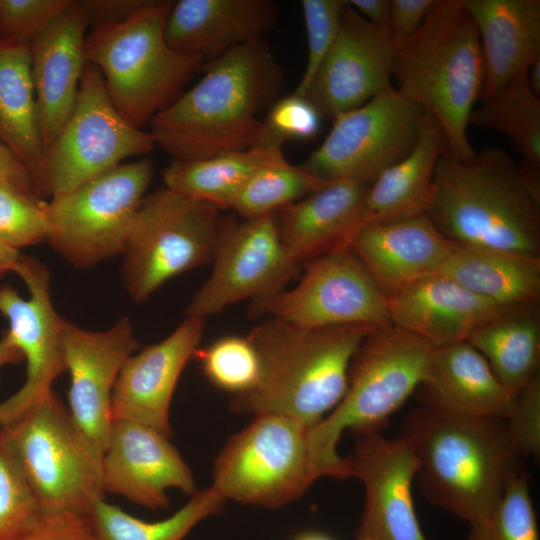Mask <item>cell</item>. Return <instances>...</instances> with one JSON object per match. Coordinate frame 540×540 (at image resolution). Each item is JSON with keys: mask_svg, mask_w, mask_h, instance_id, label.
<instances>
[{"mask_svg": "<svg viewBox=\"0 0 540 540\" xmlns=\"http://www.w3.org/2000/svg\"><path fill=\"white\" fill-rule=\"evenodd\" d=\"M283 67L262 38L213 59L201 79L149 122L155 145L175 160L259 147L260 114L278 100Z\"/></svg>", "mask_w": 540, "mask_h": 540, "instance_id": "obj_1", "label": "cell"}, {"mask_svg": "<svg viewBox=\"0 0 540 540\" xmlns=\"http://www.w3.org/2000/svg\"><path fill=\"white\" fill-rule=\"evenodd\" d=\"M376 327H301L269 317L248 338L259 358V376L247 392L235 395L237 414H279L313 427L343 398L352 358Z\"/></svg>", "mask_w": 540, "mask_h": 540, "instance_id": "obj_2", "label": "cell"}, {"mask_svg": "<svg viewBox=\"0 0 540 540\" xmlns=\"http://www.w3.org/2000/svg\"><path fill=\"white\" fill-rule=\"evenodd\" d=\"M402 436L418 460L420 490L470 526L484 522L520 469L504 420L461 416L427 405L410 411Z\"/></svg>", "mask_w": 540, "mask_h": 540, "instance_id": "obj_3", "label": "cell"}, {"mask_svg": "<svg viewBox=\"0 0 540 540\" xmlns=\"http://www.w3.org/2000/svg\"><path fill=\"white\" fill-rule=\"evenodd\" d=\"M426 215L456 245L540 256V200L500 147L485 148L468 160L445 153Z\"/></svg>", "mask_w": 540, "mask_h": 540, "instance_id": "obj_4", "label": "cell"}, {"mask_svg": "<svg viewBox=\"0 0 540 540\" xmlns=\"http://www.w3.org/2000/svg\"><path fill=\"white\" fill-rule=\"evenodd\" d=\"M395 87L440 125L447 154L468 160L476 151L467 128L484 84L479 35L464 0H436L419 30L395 44Z\"/></svg>", "mask_w": 540, "mask_h": 540, "instance_id": "obj_5", "label": "cell"}, {"mask_svg": "<svg viewBox=\"0 0 540 540\" xmlns=\"http://www.w3.org/2000/svg\"><path fill=\"white\" fill-rule=\"evenodd\" d=\"M432 346L397 326L373 329L356 350L346 392L338 405L309 428L311 463L317 479L351 477L348 459L337 451L346 431L379 432L419 388Z\"/></svg>", "mask_w": 540, "mask_h": 540, "instance_id": "obj_6", "label": "cell"}, {"mask_svg": "<svg viewBox=\"0 0 540 540\" xmlns=\"http://www.w3.org/2000/svg\"><path fill=\"white\" fill-rule=\"evenodd\" d=\"M173 2L147 0L129 19L93 27L85 37L86 61L101 72L120 115L140 129L178 97L203 62L167 44Z\"/></svg>", "mask_w": 540, "mask_h": 540, "instance_id": "obj_7", "label": "cell"}, {"mask_svg": "<svg viewBox=\"0 0 540 540\" xmlns=\"http://www.w3.org/2000/svg\"><path fill=\"white\" fill-rule=\"evenodd\" d=\"M44 516L89 517L105 493L103 451L51 390L17 422L1 427Z\"/></svg>", "mask_w": 540, "mask_h": 540, "instance_id": "obj_8", "label": "cell"}, {"mask_svg": "<svg viewBox=\"0 0 540 540\" xmlns=\"http://www.w3.org/2000/svg\"><path fill=\"white\" fill-rule=\"evenodd\" d=\"M222 211L165 186L146 195L121 255V277L130 298L143 303L168 280L211 264Z\"/></svg>", "mask_w": 540, "mask_h": 540, "instance_id": "obj_9", "label": "cell"}, {"mask_svg": "<svg viewBox=\"0 0 540 540\" xmlns=\"http://www.w3.org/2000/svg\"><path fill=\"white\" fill-rule=\"evenodd\" d=\"M154 175L150 159L122 163L52 196L46 242L67 263L88 269L122 255L135 214Z\"/></svg>", "mask_w": 540, "mask_h": 540, "instance_id": "obj_10", "label": "cell"}, {"mask_svg": "<svg viewBox=\"0 0 540 540\" xmlns=\"http://www.w3.org/2000/svg\"><path fill=\"white\" fill-rule=\"evenodd\" d=\"M309 428L279 414H261L234 434L215 459L210 486L224 500L280 508L317 480Z\"/></svg>", "mask_w": 540, "mask_h": 540, "instance_id": "obj_11", "label": "cell"}, {"mask_svg": "<svg viewBox=\"0 0 540 540\" xmlns=\"http://www.w3.org/2000/svg\"><path fill=\"white\" fill-rule=\"evenodd\" d=\"M150 132L128 123L113 105L99 69L86 61L74 108L45 150L40 197L68 192L155 148Z\"/></svg>", "mask_w": 540, "mask_h": 540, "instance_id": "obj_12", "label": "cell"}, {"mask_svg": "<svg viewBox=\"0 0 540 540\" xmlns=\"http://www.w3.org/2000/svg\"><path fill=\"white\" fill-rule=\"evenodd\" d=\"M211 264L185 317L205 320L244 300L251 302V315L259 316L302 270L286 252L274 214L250 219L225 215Z\"/></svg>", "mask_w": 540, "mask_h": 540, "instance_id": "obj_13", "label": "cell"}, {"mask_svg": "<svg viewBox=\"0 0 540 540\" xmlns=\"http://www.w3.org/2000/svg\"><path fill=\"white\" fill-rule=\"evenodd\" d=\"M426 113L394 86L337 116L323 143L301 166L325 180L371 185L416 146Z\"/></svg>", "mask_w": 540, "mask_h": 540, "instance_id": "obj_14", "label": "cell"}, {"mask_svg": "<svg viewBox=\"0 0 540 540\" xmlns=\"http://www.w3.org/2000/svg\"><path fill=\"white\" fill-rule=\"evenodd\" d=\"M30 297L24 299L12 286H0V313L8 320V334L26 360V379L20 389L0 402V426L17 422L52 390L66 371L64 325L50 295L51 274L38 258L21 254L13 269Z\"/></svg>", "mask_w": 540, "mask_h": 540, "instance_id": "obj_15", "label": "cell"}, {"mask_svg": "<svg viewBox=\"0 0 540 540\" xmlns=\"http://www.w3.org/2000/svg\"><path fill=\"white\" fill-rule=\"evenodd\" d=\"M302 267L298 283L268 302L260 315L307 328L392 325L388 298L349 246Z\"/></svg>", "mask_w": 540, "mask_h": 540, "instance_id": "obj_16", "label": "cell"}, {"mask_svg": "<svg viewBox=\"0 0 540 540\" xmlns=\"http://www.w3.org/2000/svg\"><path fill=\"white\" fill-rule=\"evenodd\" d=\"M394 49L389 31L370 23L347 1L336 39L304 97L330 121L362 106L393 87Z\"/></svg>", "mask_w": 540, "mask_h": 540, "instance_id": "obj_17", "label": "cell"}, {"mask_svg": "<svg viewBox=\"0 0 540 540\" xmlns=\"http://www.w3.org/2000/svg\"><path fill=\"white\" fill-rule=\"evenodd\" d=\"M351 477L365 489V506L356 540H428L421 530L412 496L418 460L403 437L379 432L357 435L348 457Z\"/></svg>", "mask_w": 540, "mask_h": 540, "instance_id": "obj_18", "label": "cell"}, {"mask_svg": "<svg viewBox=\"0 0 540 540\" xmlns=\"http://www.w3.org/2000/svg\"><path fill=\"white\" fill-rule=\"evenodd\" d=\"M66 371L70 373L69 411L81 429L104 452L111 426V400L125 361L141 348L128 317L112 327L91 331L66 320Z\"/></svg>", "mask_w": 540, "mask_h": 540, "instance_id": "obj_19", "label": "cell"}, {"mask_svg": "<svg viewBox=\"0 0 540 540\" xmlns=\"http://www.w3.org/2000/svg\"><path fill=\"white\" fill-rule=\"evenodd\" d=\"M105 492L157 510L167 508V491L192 495L194 477L169 437L144 424L113 420L102 458Z\"/></svg>", "mask_w": 540, "mask_h": 540, "instance_id": "obj_20", "label": "cell"}, {"mask_svg": "<svg viewBox=\"0 0 540 540\" xmlns=\"http://www.w3.org/2000/svg\"><path fill=\"white\" fill-rule=\"evenodd\" d=\"M204 321L185 317L166 338L125 361L112 394V420L144 424L172 436L171 400L184 367L199 347Z\"/></svg>", "mask_w": 540, "mask_h": 540, "instance_id": "obj_21", "label": "cell"}, {"mask_svg": "<svg viewBox=\"0 0 540 540\" xmlns=\"http://www.w3.org/2000/svg\"><path fill=\"white\" fill-rule=\"evenodd\" d=\"M348 246L388 298L437 275L456 244L421 214L368 222L352 235Z\"/></svg>", "mask_w": 540, "mask_h": 540, "instance_id": "obj_22", "label": "cell"}, {"mask_svg": "<svg viewBox=\"0 0 540 540\" xmlns=\"http://www.w3.org/2000/svg\"><path fill=\"white\" fill-rule=\"evenodd\" d=\"M88 16L74 1L30 44L38 126L44 151L69 118L79 92L86 63L84 42Z\"/></svg>", "mask_w": 540, "mask_h": 540, "instance_id": "obj_23", "label": "cell"}, {"mask_svg": "<svg viewBox=\"0 0 540 540\" xmlns=\"http://www.w3.org/2000/svg\"><path fill=\"white\" fill-rule=\"evenodd\" d=\"M369 184L330 180L274 213L280 240L301 266L342 246L364 224Z\"/></svg>", "mask_w": 540, "mask_h": 540, "instance_id": "obj_24", "label": "cell"}, {"mask_svg": "<svg viewBox=\"0 0 540 540\" xmlns=\"http://www.w3.org/2000/svg\"><path fill=\"white\" fill-rule=\"evenodd\" d=\"M278 16L272 0H180L168 14L165 39L175 51L215 59L262 38Z\"/></svg>", "mask_w": 540, "mask_h": 540, "instance_id": "obj_25", "label": "cell"}, {"mask_svg": "<svg viewBox=\"0 0 540 540\" xmlns=\"http://www.w3.org/2000/svg\"><path fill=\"white\" fill-rule=\"evenodd\" d=\"M475 23L483 56L480 100L524 80L540 56L539 0H464Z\"/></svg>", "mask_w": 540, "mask_h": 540, "instance_id": "obj_26", "label": "cell"}, {"mask_svg": "<svg viewBox=\"0 0 540 540\" xmlns=\"http://www.w3.org/2000/svg\"><path fill=\"white\" fill-rule=\"evenodd\" d=\"M419 388L424 405L467 417L506 420L515 400L468 341L433 347Z\"/></svg>", "mask_w": 540, "mask_h": 540, "instance_id": "obj_27", "label": "cell"}, {"mask_svg": "<svg viewBox=\"0 0 540 540\" xmlns=\"http://www.w3.org/2000/svg\"><path fill=\"white\" fill-rule=\"evenodd\" d=\"M387 306L392 325L432 347L467 341L476 328L502 309L441 275L388 297Z\"/></svg>", "mask_w": 540, "mask_h": 540, "instance_id": "obj_28", "label": "cell"}, {"mask_svg": "<svg viewBox=\"0 0 540 540\" xmlns=\"http://www.w3.org/2000/svg\"><path fill=\"white\" fill-rule=\"evenodd\" d=\"M446 152L440 125L426 113L413 150L369 186L364 203V224L426 214L434 191L436 167Z\"/></svg>", "mask_w": 540, "mask_h": 540, "instance_id": "obj_29", "label": "cell"}, {"mask_svg": "<svg viewBox=\"0 0 540 540\" xmlns=\"http://www.w3.org/2000/svg\"><path fill=\"white\" fill-rule=\"evenodd\" d=\"M437 275L500 308L540 303V256L456 245Z\"/></svg>", "mask_w": 540, "mask_h": 540, "instance_id": "obj_30", "label": "cell"}, {"mask_svg": "<svg viewBox=\"0 0 540 540\" xmlns=\"http://www.w3.org/2000/svg\"><path fill=\"white\" fill-rule=\"evenodd\" d=\"M0 142L25 166L38 192L45 151L38 126L29 45L2 39Z\"/></svg>", "mask_w": 540, "mask_h": 540, "instance_id": "obj_31", "label": "cell"}, {"mask_svg": "<svg viewBox=\"0 0 540 540\" xmlns=\"http://www.w3.org/2000/svg\"><path fill=\"white\" fill-rule=\"evenodd\" d=\"M467 341L516 397L539 372L540 303L502 308L476 328Z\"/></svg>", "mask_w": 540, "mask_h": 540, "instance_id": "obj_32", "label": "cell"}, {"mask_svg": "<svg viewBox=\"0 0 540 540\" xmlns=\"http://www.w3.org/2000/svg\"><path fill=\"white\" fill-rule=\"evenodd\" d=\"M285 157L277 148L253 147L198 160H175L163 170L164 186L189 198L232 209L249 181Z\"/></svg>", "mask_w": 540, "mask_h": 540, "instance_id": "obj_33", "label": "cell"}, {"mask_svg": "<svg viewBox=\"0 0 540 540\" xmlns=\"http://www.w3.org/2000/svg\"><path fill=\"white\" fill-rule=\"evenodd\" d=\"M224 500L211 487L196 491L173 515L147 522L104 501L94 506L90 519L98 540H183L202 520L220 512Z\"/></svg>", "mask_w": 540, "mask_h": 540, "instance_id": "obj_34", "label": "cell"}, {"mask_svg": "<svg viewBox=\"0 0 540 540\" xmlns=\"http://www.w3.org/2000/svg\"><path fill=\"white\" fill-rule=\"evenodd\" d=\"M480 101L469 124L502 133L521 155V164L540 169V97L528 81Z\"/></svg>", "mask_w": 540, "mask_h": 540, "instance_id": "obj_35", "label": "cell"}, {"mask_svg": "<svg viewBox=\"0 0 540 540\" xmlns=\"http://www.w3.org/2000/svg\"><path fill=\"white\" fill-rule=\"evenodd\" d=\"M328 181L284 158L261 169L243 189L232 209L244 219L274 214L323 187Z\"/></svg>", "mask_w": 540, "mask_h": 540, "instance_id": "obj_36", "label": "cell"}, {"mask_svg": "<svg viewBox=\"0 0 540 540\" xmlns=\"http://www.w3.org/2000/svg\"><path fill=\"white\" fill-rule=\"evenodd\" d=\"M43 518L38 498L0 428V540H19Z\"/></svg>", "mask_w": 540, "mask_h": 540, "instance_id": "obj_37", "label": "cell"}, {"mask_svg": "<svg viewBox=\"0 0 540 540\" xmlns=\"http://www.w3.org/2000/svg\"><path fill=\"white\" fill-rule=\"evenodd\" d=\"M193 357L212 385L233 396L247 392L258 380L259 358L248 337H221L198 347Z\"/></svg>", "mask_w": 540, "mask_h": 540, "instance_id": "obj_38", "label": "cell"}, {"mask_svg": "<svg viewBox=\"0 0 540 540\" xmlns=\"http://www.w3.org/2000/svg\"><path fill=\"white\" fill-rule=\"evenodd\" d=\"M468 540H540L527 471L509 479L491 515L470 526Z\"/></svg>", "mask_w": 540, "mask_h": 540, "instance_id": "obj_39", "label": "cell"}, {"mask_svg": "<svg viewBox=\"0 0 540 540\" xmlns=\"http://www.w3.org/2000/svg\"><path fill=\"white\" fill-rule=\"evenodd\" d=\"M48 230L46 202L0 181V241L19 251L46 241Z\"/></svg>", "mask_w": 540, "mask_h": 540, "instance_id": "obj_40", "label": "cell"}, {"mask_svg": "<svg viewBox=\"0 0 540 540\" xmlns=\"http://www.w3.org/2000/svg\"><path fill=\"white\" fill-rule=\"evenodd\" d=\"M346 0H302L308 56L302 78L294 94L304 96L339 31Z\"/></svg>", "mask_w": 540, "mask_h": 540, "instance_id": "obj_41", "label": "cell"}, {"mask_svg": "<svg viewBox=\"0 0 540 540\" xmlns=\"http://www.w3.org/2000/svg\"><path fill=\"white\" fill-rule=\"evenodd\" d=\"M321 117L304 96L291 95L278 99L264 121V133L259 147L281 149L285 141L307 140L320 129Z\"/></svg>", "mask_w": 540, "mask_h": 540, "instance_id": "obj_42", "label": "cell"}, {"mask_svg": "<svg viewBox=\"0 0 540 540\" xmlns=\"http://www.w3.org/2000/svg\"><path fill=\"white\" fill-rule=\"evenodd\" d=\"M73 0H0V39L29 45Z\"/></svg>", "mask_w": 540, "mask_h": 540, "instance_id": "obj_43", "label": "cell"}, {"mask_svg": "<svg viewBox=\"0 0 540 540\" xmlns=\"http://www.w3.org/2000/svg\"><path fill=\"white\" fill-rule=\"evenodd\" d=\"M505 422L508 441L520 457L540 456V372L520 390Z\"/></svg>", "mask_w": 540, "mask_h": 540, "instance_id": "obj_44", "label": "cell"}, {"mask_svg": "<svg viewBox=\"0 0 540 540\" xmlns=\"http://www.w3.org/2000/svg\"><path fill=\"white\" fill-rule=\"evenodd\" d=\"M19 540H98L90 517L44 516L42 521Z\"/></svg>", "mask_w": 540, "mask_h": 540, "instance_id": "obj_45", "label": "cell"}, {"mask_svg": "<svg viewBox=\"0 0 540 540\" xmlns=\"http://www.w3.org/2000/svg\"><path fill=\"white\" fill-rule=\"evenodd\" d=\"M436 0H391L389 33L395 44L412 37L421 27Z\"/></svg>", "mask_w": 540, "mask_h": 540, "instance_id": "obj_46", "label": "cell"}, {"mask_svg": "<svg viewBox=\"0 0 540 540\" xmlns=\"http://www.w3.org/2000/svg\"><path fill=\"white\" fill-rule=\"evenodd\" d=\"M147 0H84L89 26L120 23L137 13Z\"/></svg>", "mask_w": 540, "mask_h": 540, "instance_id": "obj_47", "label": "cell"}, {"mask_svg": "<svg viewBox=\"0 0 540 540\" xmlns=\"http://www.w3.org/2000/svg\"><path fill=\"white\" fill-rule=\"evenodd\" d=\"M0 181L29 196L41 199L28 170L2 142H0Z\"/></svg>", "mask_w": 540, "mask_h": 540, "instance_id": "obj_48", "label": "cell"}, {"mask_svg": "<svg viewBox=\"0 0 540 540\" xmlns=\"http://www.w3.org/2000/svg\"><path fill=\"white\" fill-rule=\"evenodd\" d=\"M348 2L370 23L389 31L391 0H350Z\"/></svg>", "mask_w": 540, "mask_h": 540, "instance_id": "obj_49", "label": "cell"}, {"mask_svg": "<svg viewBox=\"0 0 540 540\" xmlns=\"http://www.w3.org/2000/svg\"><path fill=\"white\" fill-rule=\"evenodd\" d=\"M23 359L21 351L13 343L9 334L6 333L0 339V368L10 364H16Z\"/></svg>", "mask_w": 540, "mask_h": 540, "instance_id": "obj_50", "label": "cell"}, {"mask_svg": "<svg viewBox=\"0 0 540 540\" xmlns=\"http://www.w3.org/2000/svg\"><path fill=\"white\" fill-rule=\"evenodd\" d=\"M20 255V251L12 249L0 241V281L8 273L13 272Z\"/></svg>", "mask_w": 540, "mask_h": 540, "instance_id": "obj_51", "label": "cell"}, {"mask_svg": "<svg viewBox=\"0 0 540 540\" xmlns=\"http://www.w3.org/2000/svg\"><path fill=\"white\" fill-rule=\"evenodd\" d=\"M527 81L532 92L540 97V56L535 58L529 67Z\"/></svg>", "mask_w": 540, "mask_h": 540, "instance_id": "obj_52", "label": "cell"}, {"mask_svg": "<svg viewBox=\"0 0 540 540\" xmlns=\"http://www.w3.org/2000/svg\"><path fill=\"white\" fill-rule=\"evenodd\" d=\"M292 540H335V539L321 532L308 531V532H303L297 535Z\"/></svg>", "mask_w": 540, "mask_h": 540, "instance_id": "obj_53", "label": "cell"}]
</instances>
